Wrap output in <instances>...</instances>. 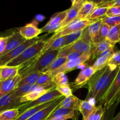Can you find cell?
I'll return each mask as SVG.
<instances>
[{
	"instance_id": "cell-14",
	"label": "cell",
	"mask_w": 120,
	"mask_h": 120,
	"mask_svg": "<svg viewBox=\"0 0 120 120\" xmlns=\"http://www.w3.org/2000/svg\"><path fill=\"white\" fill-rule=\"evenodd\" d=\"M37 22L34 21L32 23H27L26 25L21 27L18 31L21 36L25 40H31L35 39L42 32L41 29L36 26Z\"/></svg>"
},
{
	"instance_id": "cell-5",
	"label": "cell",
	"mask_w": 120,
	"mask_h": 120,
	"mask_svg": "<svg viewBox=\"0 0 120 120\" xmlns=\"http://www.w3.org/2000/svg\"><path fill=\"white\" fill-rule=\"evenodd\" d=\"M92 22L88 19H85L80 20V21L75 20L74 22H72L66 27L55 32V34L51 37L49 38L48 39L46 40V43L48 44V43H51L52 41H53L54 39L58 38L63 37V36H67L69 34L78 31V30H84L86 28H87Z\"/></svg>"
},
{
	"instance_id": "cell-25",
	"label": "cell",
	"mask_w": 120,
	"mask_h": 120,
	"mask_svg": "<svg viewBox=\"0 0 120 120\" xmlns=\"http://www.w3.org/2000/svg\"><path fill=\"white\" fill-rule=\"evenodd\" d=\"M101 23H102L101 19L96 20V21L92 22L87 28H85L87 34H88L90 39L91 40L92 43L94 42V41L98 34Z\"/></svg>"
},
{
	"instance_id": "cell-18",
	"label": "cell",
	"mask_w": 120,
	"mask_h": 120,
	"mask_svg": "<svg viewBox=\"0 0 120 120\" xmlns=\"http://www.w3.org/2000/svg\"><path fill=\"white\" fill-rule=\"evenodd\" d=\"M114 52V46L111 47L97 57L92 67L96 71L105 68L107 66H108V62L109 58Z\"/></svg>"
},
{
	"instance_id": "cell-53",
	"label": "cell",
	"mask_w": 120,
	"mask_h": 120,
	"mask_svg": "<svg viewBox=\"0 0 120 120\" xmlns=\"http://www.w3.org/2000/svg\"><path fill=\"white\" fill-rule=\"evenodd\" d=\"M118 43H119V44H120V41H119Z\"/></svg>"
},
{
	"instance_id": "cell-33",
	"label": "cell",
	"mask_w": 120,
	"mask_h": 120,
	"mask_svg": "<svg viewBox=\"0 0 120 120\" xmlns=\"http://www.w3.org/2000/svg\"><path fill=\"white\" fill-rule=\"evenodd\" d=\"M76 111V110H69V109H63V108H58V105L56 110L48 117V118L46 120H51L55 118L68 116V115L74 113Z\"/></svg>"
},
{
	"instance_id": "cell-26",
	"label": "cell",
	"mask_w": 120,
	"mask_h": 120,
	"mask_svg": "<svg viewBox=\"0 0 120 120\" xmlns=\"http://www.w3.org/2000/svg\"><path fill=\"white\" fill-rule=\"evenodd\" d=\"M95 107H96L95 106V105L92 104L89 101L82 100L79 109V111L82 114L83 120H86L88 118L89 115L95 110Z\"/></svg>"
},
{
	"instance_id": "cell-44",
	"label": "cell",
	"mask_w": 120,
	"mask_h": 120,
	"mask_svg": "<svg viewBox=\"0 0 120 120\" xmlns=\"http://www.w3.org/2000/svg\"><path fill=\"white\" fill-rule=\"evenodd\" d=\"M118 16H120V7H111L108 8L106 16L112 17Z\"/></svg>"
},
{
	"instance_id": "cell-41",
	"label": "cell",
	"mask_w": 120,
	"mask_h": 120,
	"mask_svg": "<svg viewBox=\"0 0 120 120\" xmlns=\"http://www.w3.org/2000/svg\"><path fill=\"white\" fill-rule=\"evenodd\" d=\"M96 7L109 8L111 7H120V0H111V1H100L95 2Z\"/></svg>"
},
{
	"instance_id": "cell-37",
	"label": "cell",
	"mask_w": 120,
	"mask_h": 120,
	"mask_svg": "<svg viewBox=\"0 0 120 120\" xmlns=\"http://www.w3.org/2000/svg\"><path fill=\"white\" fill-rule=\"evenodd\" d=\"M109 29H110V27L109 26L105 23H101L98 34L92 43H96V42H100L103 40H105L109 33Z\"/></svg>"
},
{
	"instance_id": "cell-30",
	"label": "cell",
	"mask_w": 120,
	"mask_h": 120,
	"mask_svg": "<svg viewBox=\"0 0 120 120\" xmlns=\"http://www.w3.org/2000/svg\"><path fill=\"white\" fill-rule=\"evenodd\" d=\"M66 62H67V57H65V56H58L57 58L49 66L45 68L41 72H52V71L58 69L62 64H64Z\"/></svg>"
},
{
	"instance_id": "cell-12",
	"label": "cell",
	"mask_w": 120,
	"mask_h": 120,
	"mask_svg": "<svg viewBox=\"0 0 120 120\" xmlns=\"http://www.w3.org/2000/svg\"><path fill=\"white\" fill-rule=\"evenodd\" d=\"M84 1H82V0H74V1H71L72 3L71 7L69 9H67V15H66L64 21L61 24L60 30L66 27L75 21Z\"/></svg>"
},
{
	"instance_id": "cell-4",
	"label": "cell",
	"mask_w": 120,
	"mask_h": 120,
	"mask_svg": "<svg viewBox=\"0 0 120 120\" xmlns=\"http://www.w3.org/2000/svg\"><path fill=\"white\" fill-rule=\"evenodd\" d=\"M91 46L92 41L85 29L82 37L80 39L74 42L73 44L60 49L58 56L67 57L69 53L74 52L81 53L82 54L88 53H91Z\"/></svg>"
},
{
	"instance_id": "cell-21",
	"label": "cell",
	"mask_w": 120,
	"mask_h": 120,
	"mask_svg": "<svg viewBox=\"0 0 120 120\" xmlns=\"http://www.w3.org/2000/svg\"><path fill=\"white\" fill-rule=\"evenodd\" d=\"M96 7V2L92 1H85L79 12L76 21L85 19Z\"/></svg>"
},
{
	"instance_id": "cell-8",
	"label": "cell",
	"mask_w": 120,
	"mask_h": 120,
	"mask_svg": "<svg viewBox=\"0 0 120 120\" xmlns=\"http://www.w3.org/2000/svg\"><path fill=\"white\" fill-rule=\"evenodd\" d=\"M37 40L38 39L36 38L31 40H27L20 46L13 49L12 50L7 53L5 55L1 56L0 57V67L6 66L11 61L15 59L20 54L22 53L27 48L34 44Z\"/></svg>"
},
{
	"instance_id": "cell-35",
	"label": "cell",
	"mask_w": 120,
	"mask_h": 120,
	"mask_svg": "<svg viewBox=\"0 0 120 120\" xmlns=\"http://www.w3.org/2000/svg\"><path fill=\"white\" fill-rule=\"evenodd\" d=\"M51 83H53L52 76L49 72H41L35 84L38 86H44Z\"/></svg>"
},
{
	"instance_id": "cell-45",
	"label": "cell",
	"mask_w": 120,
	"mask_h": 120,
	"mask_svg": "<svg viewBox=\"0 0 120 120\" xmlns=\"http://www.w3.org/2000/svg\"><path fill=\"white\" fill-rule=\"evenodd\" d=\"M78 111H76L74 113L71 114L64 116V117H58V118H55L51 120H67L69 119H71L72 120H77L78 118Z\"/></svg>"
},
{
	"instance_id": "cell-17",
	"label": "cell",
	"mask_w": 120,
	"mask_h": 120,
	"mask_svg": "<svg viewBox=\"0 0 120 120\" xmlns=\"http://www.w3.org/2000/svg\"><path fill=\"white\" fill-rule=\"evenodd\" d=\"M25 41H27V40L25 39L21 36L19 31L13 32L10 35L8 36V40H7L5 50L4 52L3 53L2 56L12 50L13 49H14L21 44H22V43H24Z\"/></svg>"
},
{
	"instance_id": "cell-3",
	"label": "cell",
	"mask_w": 120,
	"mask_h": 120,
	"mask_svg": "<svg viewBox=\"0 0 120 120\" xmlns=\"http://www.w3.org/2000/svg\"><path fill=\"white\" fill-rule=\"evenodd\" d=\"M46 41L43 39H38L33 45L28 47L15 59L11 61L6 66L10 67H19L26 62L38 56L45 45Z\"/></svg>"
},
{
	"instance_id": "cell-6",
	"label": "cell",
	"mask_w": 120,
	"mask_h": 120,
	"mask_svg": "<svg viewBox=\"0 0 120 120\" xmlns=\"http://www.w3.org/2000/svg\"><path fill=\"white\" fill-rule=\"evenodd\" d=\"M120 90V68L113 80L110 88L102 100L100 102V104L103 105L106 110H108L114 105V100L116 94Z\"/></svg>"
},
{
	"instance_id": "cell-32",
	"label": "cell",
	"mask_w": 120,
	"mask_h": 120,
	"mask_svg": "<svg viewBox=\"0 0 120 120\" xmlns=\"http://www.w3.org/2000/svg\"><path fill=\"white\" fill-rule=\"evenodd\" d=\"M20 113L18 109H10L0 112V120H15Z\"/></svg>"
},
{
	"instance_id": "cell-34",
	"label": "cell",
	"mask_w": 120,
	"mask_h": 120,
	"mask_svg": "<svg viewBox=\"0 0 120 120\" xmlns=\"http://www.w3.org/2000/svg\"><path fill=\"white\" fill-rule=\"evenodd\" d=\"M67 15V10L59 12L54 14L50 18L47 24L48 25H61Z\"/></svg>"
},
{
	"instance_id": "cell-1",
	"label": "cell",
	"mask_w": 120,
	"mask_h": 120,
	"mask_svg": "<svg viewBox=\"0 0 120 120\" xmlns=\"http://www.w3.org/2000/svg\"><path fill=\"white\" fill-rule=\"evenodd\" d=\"M60 50L47 51L20 66L19 75L21 77L34 72H41L58 57Z\"/></svg>"
},
{
	"instance_id": "cell-19",
	"label": "cell",
	"mask_w": 120,
	"mask_h": 120,
	"mask_svg": "<svg viewBox=\"0 0 120 120\" xmlns=\"http://www.w3.org/2000/svg\"><path fill=\"white\" fill-rule=\"evenodd\" d=\"M82 101V100L79 99L74 95H72L68 97H64L59 104L58 108L79 111Z\"/></svg>"
},
{
	"instance_id": "cell-42",
	"label": "cell",
	"mask_w": 120,
	"mask_h": 120,
	"mask_svg": "<svg viewBox=\"0 0 120 120\" xmlns=\"http://www.w3.org/2000/svg\"><path fill=\"white\" fill-rule=\"evenodd\" d=\"M55 90L58 91L64 97H67L73 95L72 91L71 89L69 86V83H68V84L64 86H56L55 87Z\"/></svg>"
},
{
	"instance_id": "cell-48",
	"label": "cell",
	"mask_w": 120,
	"mask_h": 120,
	"mask_svg": "<svg viewBox=\"0 0 120 120\" xmlns=\"http://www.w3.org/2000/svg\"><path fill=\"white\" fill-rule=\"evenodd\" d=\"M84 54H82V53H79V52H72V53H69V55L67 56V61L73 60L76 59L80 57L81 56H82Z\"/></svg>"
},
{
	"instance_id": "cell-10",
	"label": "cell",
	"mask_w": 120,
	"mask_h": 120,
	"mask_svg": "<svg viewBox=\"0 0 120 120\" xmlns=\"http://www.w3.org/2000/svg\"><path fill=\"white\" fill-rule=\"evenodd\" d=\"M91 53L84 54L82 56H81V57L76 59L67 61L64 64H62L61 67H60L58 69L52 71V72L49 73L52 76L56 75V74L59 73H64L66 74L67 73L74 70L76 68H78L79 66L81 65V64L85 62L86 61L88 60L91 58Z\"/></svg>"
},
{
	"instance_id": "cell-23",
	"label": "cell",
	"mask_w": 120,
	"mask_h": 120,
	"mask_svg": "<svg viewBox=\"0 0 120 120\" xmlns=\"http://www.w3.org/2000/svg\"><path fill=\"white\" fill-rule=\"evenodd\" d=\"M65 46V39L64 36L58 38L52 41L51 43H48V44L45 43L44 48L41 52L40 55L46 52L47 51H49V50H60L64 48Z\"/></svg>"
},
{
	"instance_id": "cell-16",
	"label": "cell",
	"mask_w": 120,
	"mask_h": 120,
	"mask_svg": "<svg viewBox=\"0 0 120 120\" xmlns=\"http://www.w3.org/2000/svg\"><path fill=\"white\" fill-rule=\"evenodd\" d=\"M120 68V67H118V68H116L115 69H114V70H112V71H111L109 76H108V77H107V79H106V80L105 81L104 83V84L102 85V87L101 88V89L100 90L99 92L98 93L97 95H96V97H95V100H94L96 103H100V102H101V101L102 100V98H104V97L105 95L106 94V93H107L108 90H109V89L110 88L111 85L113 80H114V79H115V76H116V74H117Z\"/></svg>"
},
{
	"instance_id": "cell-11",
	"label": "cell",
	"mask_w": 120,
	"mask_h": 120,
	"mask_svg": "<svg viewBox=\"0 0 120 120\" xmlns=\"http://www.w3.org/2000/svg\"><path fill=\"white\" fill-rule=\"evenodd\" d=\"M20 97L15 96L14 91L0 98V112L10 109H18L24 104L20 101Z\"/></svg>"
},
{
	"instance_id": "cell-38",
	"label": "cell",
	"mask_w": 120,
	"mask_h": 120,
	"mask_svg": "<svg viewBox=\"0 0 120 120\" xmlns=\"http://www.w3.org/2000/svg\"><path fill=\"white\" fill-rule=\"evenodd\" d=\"M108 66L112 70L120 67V50L115 52L111 56L108 60Z\"/></svg>"
},
{
	"instance_id": "cell-46",
	"label": "cell",
	"mask_w": 120,
	"mask_h": 120,
	"mask_svg": "<svg viewBox=\"0 0 120 120\" xmlns=\"http://www.w3.org/2000/svg\"><path fill=\"white\" fill-rule=\"evenodd\" d=\"M7 40H8V36H1L0 37V57L2 55L3 53L4 52L7 45Z\"/></svg>"
},
{
	"instance_id": "cell-9",
	"label": "cell",
	"mask_w": 120,
	"mask_h": 120,
	"mask_svg": "<svg viewBox=\"0 0 120 120\" xmlns=\"http://www.w3.org/2000/svg\"><path fill=\"white\" fill-rule=\"evenodd\" d=\"M96 72L92 66H87L81 70L75 81L69 84L72 91H75L86 85L92 76Z\"/></svg>"
},
{
	"instance_id": "cell-28",
	"label": "cell",
	"mask_w": 120,
	"mask_h": 120,
	"mask_svg": "<svg viewBox=\"0 0 120 120\" xmlns=\"http://www.w3.org/2000/svg\"><path fill=\"white\" fill-rule=\"evenodd\" d=\"M106 39L114 45L118 43L120 40V23L110 28Z\"/></svg>"
},
{
	"instance_id": "cell-7",
	"label": "cell",
	"mask_w": 120,
	"mask_h": 120,
	"mask_svg": "<svg viewBox=\"0 0 120 120\" xmlns=\"http://www.w3.org/2000/svg\"><path fill=\"white\" fill-rule=\"evenodd\" d=\"M62 97H63V96L58 91H56L55 89H54L49 91V92L44 94L43 96H41V97H40L36 100L32 102H26V103H24L19 109L20 111V113L24 112V111L28 110V109H31V108L34 107L38 106V105H42V104H45V103L52 101Z\"/></svg>"
},
{
	"instance_id": "cell-49",
	"label": "cell",
	"mask_w": 120,
	"mask_h": 120,
	"mask_svg": "<svg viewBox=\"0 0 120 120\" xmlns=\"http://www.w3.org/2000/svg\"><path fill=\"white\" fill-rule=\"evenodd\" d=\"M120 102V91H118V93L117 94H116L115 98H114V102H113V103H114V104H115V103L118 104Z\"/></svg>"
},
{
	"instance_id": "cell-52",
	"label": "cell",
	"mask_w": 120,
	"mask_h": 120,
	"mask_svg": "<svg viewBox=\"0 0 120 120\" xmlns=\"http://www.w3.org/2000/svg\"><path fill=\"white\" fill-rule=\"evenodd\" d=\"M0 82H1V68L0 67Z\"/></svg>"
},
{
	"instance_id": "cell-24",
	"label": "cell",
	"mask_w": 120,
	"mask_h": 120,
	"mask_svg": "<svg viewBox=\"0 0 120 120\" xmlns=\"http://www.w3.org/2000/svg\"><path fill=\"white\" fill-rule=\"evenodd\" d=\"M1 68V81L9 79L14 78L19 74L20 66L10 67L4 66Z\"/></svg>"
},
{
	"instance_id": "cell-51",
	"label": "cell",
	"mask_w": 120,
	"mask_h": 120,
	"mask_svg": "<svg viewBox=\"0 0 120 120\" xmlns=\"http://www.w3.org/2000/svg\"><path fill=\"white\" fill-rule=\"evenodd\" d=\"M111 120H120V111L115 117H113Z\"/></svg>"
},
{
	"instance_id": "cell-29",
	"label": "cell",
	"mask_w": 120,
	"mask_h": 120,
	"mask_svg": "<svg viewBox=\"0 0 120 120\" xmlns=\"http://www.w3.org/2000/svg\"><path fill=\"white\" fill-rule=\"evenodd\" d=\"M40 73L41 72L31 73L27 75V76L22 77L20 83H18L17 87L25 85V84H27V85L35 84L36 82H37L39 76H40Z\"/></svg>"
},
{
	"instance_id": "cell-43",
	"label": "cell",
	"mask_w": 120,
	"mask_h": 120,
	"mask_svg": "<svg viewBox=\"0 0 120 120\" xmlns=\"http://www.w3.org/2000/svg\"><path fill=\"white\" fill-rule=\"evenodd\" d=\"M61 25H48L46 24L43 28H41L42 32H56L60 29Z\"/></svg>"
},
{
	"instance_id": "cell-50",
	"label": "cell",
	"mask_w": 120,
	"mask_h": 120,
	"mask_svg": "<svg viewBox=\"0 0 120 120\" xmlns=\"http://www.w3.org/2000/svg\"><path fill=\"white\" fill-rule=\"evenodd\" d=\"M35 20H36V21L41 22V21H44V20L45 16H43V15L39 14V15H37L36 16H35Z\"/></svg>"
},
{
	"instance_id": "cell-13",
	"label": "cell",
	"mask_w": 120,
	"mask_h": 120,
	"mask_svg": "<svg viewBox=\"0 0 120 120\" xmlns=\"http://www.w3.org/2000/svg\"><path fill=\"white\" fill-rule=\"evenodd\" d=\"M64 97H62L58 99L55 100L54 102L52 104L47 106V107L44 108L42 110L38 111L33 116L29 117L27 120H46L48 118L49 116L55 111L57 108L58 105H59L61 101L64 99Z\"/></svg>"
},
{
	"instance_id": "cell-47",
	"label": "cell",
	"mask_w": 120,
	"mask_h": 120,
	"mask_svg": "<svg viewBox=\"0 0 120 120\" xmlns=\"http://www.w3.org/2000/svg\"><path fill=\"white\" fill-rule=\"evenodd\" d=\"M118 104L115 103L111 107H110L109 109V112H108V114H105L104 117V118L102 120H111L113 118V114H114V111H115V107H116Z\"/></svg>"
},
{
	"instance_id": "cell-39",
	"label": "cell",
	"mask_w": 120,
	"mask_h": 120,
	"mask_svg": "<svg viewBox=\"0 0 120 120\" xmlns=\"http://www.w3.org/2000/svg\"><path fill=\"white\" fill-rule=\"evenodd\" d=\"M52 82L56 85V86L68 84V78L64 73H59L53 76Z\"/></svg>"
},
{
	"instance_id": "cell-2",
	"label": "cell",
	"mask_w": 120,
	"mask_h": 120,
	"mask_svg": "<svg viewBox=\"0 0 120 120\" xmlns=\"http://www.w3.org/2000/svg\"><path fill=\"white\" fill-rule=\"evenodd\" d=\"M113 70L110 67L107 66L105 68L96 71L90 79L86 84L88 89V94L85 100L89 101L91 99L95 100L98 93L99 92L105 81L109 76L111 71Z\"/></svg>"
},
{
	"instance_id": "cell-15",
	"label": "cell",
	"mask_w": 120,
	"mask_h": 120,
	"mask_svg": "<svg viewBox=\"0 0 120 120\" xmlns=\"http://www.w3.org/2000/svg\"><path fill=\"white\" fill-rule=\"evenodd\" d=\"M21 78L20 75L5 80L0 82V98L14 91L18 87Z\"/></svg>"
},
{
	"instance_id": "cell-27",
	"label": "cell",
	"mask_w": 120,
	"mask_h": 120,
	"mask_svg": "<svg viewBox=\"0 0 120 120\" xmlns=\"http://www.w3.org/2000/svg\"><path fill=\"white\" fill-rule=\"evenodd\" d=\"M108 8H104V7H96L94 9L91 14L86 18L91 22L96 21V20L102 19L106 16Z\"/></svg>"
},
{
	"instance_id": "cell-22",
	"label": "cell",
	"mask_w": 120,
	"mask_h": 120,
	"mask_svg": "<svg viewBox=\"0 0 120 120\" xmlns=\"http://www.w3.org/2000/svg\"><path fill=\"white\" fill-rule=\"evenodd\" d=\"M53 89H40V90H35V91H31L28 93L26 94L20 98L21 103H26V102H32L36 100L40 97L43 96L44 94H46L47 93L49 92L51 90Z\"/></svg>"
},
{
	"instance_id": "cell-20",
	"label": "cell",
	"mask_w": 120,
	"mask_h": 120,
	"mask_svg": "<svg viewBox=\"0 0 120 120\" xmlns=\"http://www.w3.org/2000/svg\"><path fill=\"white\" fill-rule=\"evenodd\" d=\"M112 46H115V45L111 43L107 39L103 40V41H100L96 43H92L91 50V56L98 57L101 54L108 50Z\"/></svg>"
},
{
	"instance_id": "cell-40",
	"label": "cell",
	"mask_w": 120,
	"mask_h": 120,
	"mask_svg": "<svg viewBox=\"0 0 120 120\" xmlns=\"http://www.w3.org/2000/svg\"><path fill=\"white\" fill-rule=\"evenodd\" d=\"M102 23H105L110 28L116 26L120 23V16L107 17L105 16L101 19Z\"/></svg>"
},
{
	"instance_id": "cell-36",
	"label": "cell",
	"mask_w": 120,
	"mask_h": 120,
	"mask_svg": "<svg viewBox=\"0 0 120 120\" xmlns=\"http://www.w3.org/2000/svg\"><path fill=\"white\" fill-rule=\"evenodd\" d=\"M84 30H78V31H76L75 32L69 34V35H67V36H65L64 37L65 39V47L68 46L73 44L74 42H75L78 40L80 39L82 37Z\"/></svg>"
},
{
	"instance_id": "cell-31",
	"label": "cell",
	"mask_w": 120,
	"mask_h": 120,
	"mask_svg": "<svg viewBox=\"0 0 120 120\" xmlns=\"http://www.w3.org/2000/svg\"><path fill=\"white\" fill-rule=\"evenodd\" d=\"M106 109L100 104L96 107L93 112L86 120H102L106 112Z\"/></svg>"
}]
</instances>
